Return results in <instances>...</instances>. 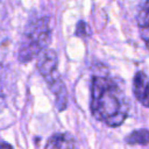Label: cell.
Returning a JSON list of instances; mask_svg holds the SVG:
<instances>
[{
	"label": "cell",
	"instance_id": "cell-9",
	"mask_svg": "<svg viewBox=\"0 0 149 149\" xmlns=\"http://www.w3.org/2000/svg\"><path fill=\"white\" fill-rule=\"evenodd\" d=\"M0 149H14V148H13L12 144H9L8 142L1 141V142H0Z\"/></svg>",
	"mask_w": 149,
	"mask_h": 149
},
{
	"label": "cell",
	"instance_id": "cell-3",
	"mask_svg": "<svg viewBox=\"0 0 149 149\" xmlns=\"http://www.w3.org/2000/svg\"><path fill=\"white\" fill-rule=\"evenodd\" d=\"M57 64V54L51 49H45L37 56L36 69L47 81L50 91L54 93L57 109L62 112L68 107V91L59 76Z\"/></svg>",
	"mask_w": 149,
	"mask_h": 149
},
{
	"label": "cell",
	"instance_id": "cell-2",
	"mask_svg": "<svg viewBox=\"0 0 149 149\" xmlns=\"http://www.w3.org/2000/svg\"><path fill=\"white\" fill-rule=\"evenodd\" d=\"M51 38V28L48 17L31 21L24 29L19 47L17 58L20 63H28L44 51Z\"/></svg>",
	"mask_w": 149,
	"mask_h": 149
},
{
	"label": "cell",
	"instance_id": "cell-4",
	"mask_svg": "<svg viewBox=\"0 0 149 149\" xmlns=\"http://www.w3.org/2000/svg\"><path fill=\"white\" fill-rule=\"evenodd\" d=\"M133 93L139 102L149 107V76L143 71H137L133 78Z\"/></svg>",
	"mask_w": 149,
	"mask_h": 149
},
{
	"label": "cell",
	"instance_id": "cell-7",
	"mask_svg": "<svg viewBox=\"0 0 149 149\" xmlns=\"http://www.w3.org/2000/svg\"><path fill=\"white\" fill-rule=\"evenodd\" d=\"M125 142L129 146H147L149 144V130L136 129L125 137Z\"/></svg>",
	"mask_w": 149,
	"mask_h": 149
},
{
	"label": "cell",
	"instance_id": "cell-6",
	"mask_svg": "<svg viewBox=\"0 0 149 149\" xmlns=\"http://www.w3.org/2000/svg\"><path fill=\"white\" fill-rule=\"evenodd\" d=\"M137 23L140 27L141 37L146 43H149V0H146L143 7L137 15Z\"/></svg>",
	"mask_w": 149,
	"mask_h": 149
},
{
	"label": "cell",
	"instance_id": "cell-1",
	"mask_svg": "<svg viewBox=\"0 0 149 149\" xmlns=\"http://www.w3.org/2000/svg\"><path fill=\"white\" fill-rule=\"evenodd\" d=\"M91 112L108 127H119L128 118L129 104L115 79L94 76L91 84Z\"/></svg>",
	"mask_w": 149,
	"mask_h": 149
},
{
	"label": "cell",
	"instance_id": "cell-5",
	"mask_svg": "<svg viewBox=\"0 0 149 149\" xmlns=\"http://www.w3.org/2000/svg\"><path fill=\"white\" fill-rule=\"evenodd\" d=\"M44 149H77V144L72 135L68 133H56L48 139Z\"/></svg>",
	"mask_w": 149,
	"mask_h": 149
},
{
	"label": "cell",
	"instance_id": "cell-8",
	"mask_svg": "<svg viewBox=\"0 0 149 149\" xmlns=\"http://www.w3.org/2000/svg\"><path fill=\"white\" fill-rule=\"evenodd\" d=\"M86 23L84 21H80L78 22L77 24V29H76V35L79 36V37H84L87 35V29H86Z\"/></svg>",
	"mask_w": 149,
	"mask_h": 149
}]
</instances>
